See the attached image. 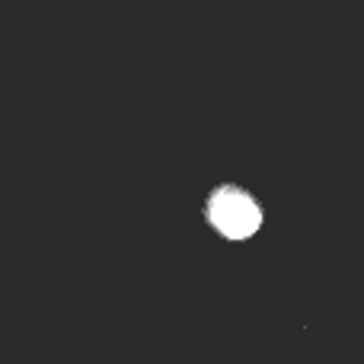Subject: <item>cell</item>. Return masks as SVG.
Returning a JSON list of instances; mask_svg holds the SVG:
<instances>
[{"mask_svg":"<svg viewBox=\"0 0 364 364\" xmlns=\"http://www.w3.org/2000/svg\"><path fill=\"white\" fill-rule=\"evenodd\" d=\"M211 224L218 227L224 237L243 240L259 230L262 224V211L259 205L240 188H220L211 201Z\"/></svg>","mask_w":364,"mask_h":364,"instance_id":"1","label":"cell"}]
</instances>
